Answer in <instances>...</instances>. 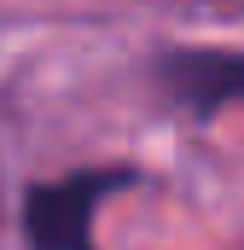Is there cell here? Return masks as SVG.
<instances>
[{"mask_svg": "<svg viewBox=\"0 0 244 250\" xmlns=\"http://www.w3.org/2000/svg\"><path fill=\"white\" fill-rule=\"evenodd\" d=\"M157 76L198 117L221 105H244V53H163Z\"/></svg>", "mask_w": 244, "mask_h": 250, "instance_id": "2", "label": "cell"}, {"mask_svg": "<svg viewBox=\"0 0 244 250\" xmlns=\"http://www.w3.org/2000/svg\"><path fill=\"white\" fill-rule=\"evenodd\" d=\"M140 187L128 163H99V169H70L59 181H35L23 192V245L29 250H99L93 227L111 192Z\"/></svg>", "mask_w": 244, "mask_h": 250, "instance_id": "1", "label": "cell"}]
</instances>
